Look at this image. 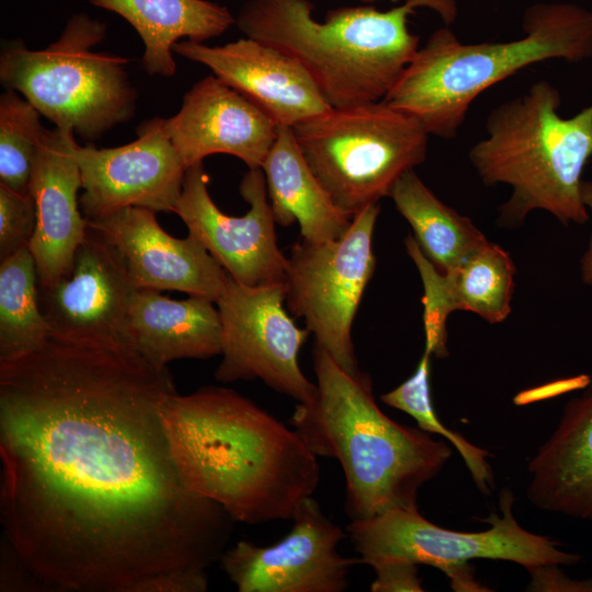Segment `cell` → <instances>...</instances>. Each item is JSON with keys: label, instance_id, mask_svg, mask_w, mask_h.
I'll return each mask as SVG.
<instances>
[{"label": "cell", "instance_id": "1", "mask_svg": "<svg viewBox=\"0 0 592 592\" xmlns=\"http://www.w3.org/2000/svg\"><path fill=\"white\" fill-rule=\"evenodd\" d=\"M168 366L49 339L0 364L5 542L44 587L203 592L235 520L181 481L162 424Z\"/></svg>", "mask_w": 592, "mask_h": 592}, {"label": "cell", "instance_id": "2", "mask_svg": "<svg viewBox=\"0 0 592 592\" xmlns=\"http://www.w3.org/2000/svg\"><path fill=\"white\" fill-rule=\"evenodd\" d=\"M160 415L184 487L235 522L292 520L318 487L317 456L300 434L232 389L174 392Z\"/></svg>", "mask_w": 592, "mask_h": 592}, {"label": "cell", "instance_id": "3", "mask_svg": "<svg viewBox=\"0 0 592 592\" xmlns=\"http://www.w3.org/2000/svg\"><path fill=\"white\" fill-rule=\"evenodd\" d=\"M312 363L317 394L296 405L289 424L316 456L340 463L350 520L419 510V490L449 459V445L387 417L367 373L345 371L317 344Z\"/></svg>", "mask_w": 592, "mask_h": 592}, {"label": "cell", "instance_id": "4", "mask_svg": "<svg viewBox=\"0 0 592 592\" xmlns=\"http://www.w3.org/2000/svg\"><path fill=\"white\" fill-rule=\"evenodd\" d=\"M419 8L446 24L457 14L454 0H405L386 11L338 8L318 21L309 0H248L236 24L299 62L332 107H345L382 101L396 84L419 49L408 26Z\"/></svg>", "mask_w": 592, "mask_h": 592}, {"label": "cell", "instance_id": "5", "mask_svg": "<svg viewBox=\"0 0 592 592\" xmlns=\"http://www.w3.org/2000/svg\"><path fill=\"white\" fill-rule=\"evenodd\" d=\"M524 35L509 42L462 43L448 27L419 47L384 101L414 117L430 136H457L476 98L517 71L549 59L592 58V10L536 3L523 14Z\"/></svg>", "mask_w": 592, "mask_h": 592}, {"label": "cell", "instance_id": "6", "mask_svg": "<svg viewBox=\"0 0 592 592\" xmlns=\"http://www.w3.org/2000/svg\"><path fill=\"white\" fill-rule=\"evenodd\" d=\"M561 96L546 80L496 106L486 121V137L469 150L485 185L508 184L510 198L499 208L501 227L520 226L536 209L563 225L589 220L581 198L582 172L592 157V104L561 117Z\"/></svg>", "mask_w": 592, "mask_h": 592}, {"label": "cell", "instance_id": "7", "mask_svg": "<svg viewBox=\"0 0 592 592\" xmlns=\"http://www.w3.org/2000/svg\"><path fill=\"white\" fill-rule=\"evenodd\" d=\"M105 34L102 21L76 13L60 36L43 49H29L22 42L3 47L0 81L56 127L86 140L99 139L129 121L137 102L128 60L93 50Z\"/></svg>", "mask_w": 592, "mask_h": 592}, {"label": "cell", "instance_id": "8", "mask_svg": "<svg viewBox=\"0 0 592 592\" xmlns=\"http://www.w3.org/2000/svg\"><path fill=\"white\" fill-rule=\"evenodd\" d=\"M292 129L316 178L352 217L389 196L398 179L425 160L430 137L384 100L332 107Z\"/></svg>", "mask_w": 592, "mask_h": 592}, {"label": "cell", "instance_id": "9", "mask_svg": "<svg viewBox=\"0 0 592 592\" xmlns=\"http://www.w3.org/2000/svg\"><path fill=\"white\" fill-rule=\"evenodd\" d=\"M513 502L512 492L503 489L501 515L491 513L480 520L490 525L480 532L447 530L428 521L419 510L395 509L351 520L346 534L360 555L358 562L371 567L385 561L429 565L443 571L456 591H489L475 580L468 563L474 559L512 561L527 570L580 562V555L563 551L557 542L523 528L513 516Z\"/></svg>", "mask_w": 592, "mask_h": 592}, {"label": "cell", "instance_id": "10", "mask_svg": "<svg viewBox=\"0 0 592 592\" xmlns=\"http://www.w3.org/2000/svg\"><path fill=\"white\" fill-rule=\"evenodd\" d=\"M379 205L354 215L339 238L291 247L283 280L285 306L304 318L315 344L350 373L360 372L351 331L363 294L374 275L373 234Z\"/></svg>", "mask_w": 592, "mask_h": 592}, {"label": "cell", "instance_id": "11", "mask_svg": "<svg viewBox=\"0 0 592 592\" xmlns=\"http://www.w3.org/2000/svg\"><path fill=\"white\" fill-rule=\"evenodd\" d=\"M223 325V358L216 380L260 379L297 402L308 403L317 385L301 372L298 353L310 332L285 308L283 282L250 286L228 274L216 301Z\"/></svg>", "mask_w": 592, "mask_h": 592}, {"label": "cell", "instance_id": "12", "mask_svg": "<svg viewBox=\"0 0 592 592\" xmlns=\"http://www.w3.org/2000/svg\"><path fill=\"white\" fill-rule=\"evenodd\" d=\"M249 204L243 216H229L213 202L203 162L185 171L175 214L193 236L240 283L258 286L284 280L287 257L277 244L275 219L262 169H249L239 185Z\"/></svg>", "mask_w": 592, "mask_h": 592}, {"label": "cell", "instance_id": "13", "mask_svg": "<svg viewBox=\"0 0 592 592\" xmlns=\"http://www.w3.org/2000/svg\"><path fill=\"white\" fill-rule=\"evenodd\" d=\"M134 286L116 248L88 226L70 273L39 292L49 339L115 350H132L128 331Z\"/></svg>", "mask_w": 592, "mask_h": 592}, {"label": "cell", "instance_id": "14", "mask_svg": "<svg viewBox=\"0 0 592 592\" xmlns=\"http://www.w3.org/2000/svg\"><path fill=\"white\" fill-rule=\"evenodd\" d=\"M291 532L271 546L240 540L219 562L239 592H342L358 559L338 546L348 535L311 497L296 508Z\"/></svg>", "mask_w": 592, "mask_h": 592}, {"label": "cell", "instance_id": "15", "mask_svg": "<svg viewBox=\"0 0 592 592\" xmlns=\"http://www.w3.org/2000/svg\"><path fill=\"white\" fill-rule=\"evenodd\" d=\"M136 133L137 139L119 147L78 145L83 190L79 205L88 220L130 206L175 212L186 167L169 137L166 118L144 121Z\"/></svg>", "mask_w": 592, "mask_h": 592}, {"label": "cell", "instance_id": "16", "mask_svg": "<svg viewBox=\"0 0 592 592\" xmlns=\"http://www.w3.org/2000/svg\"><path fill=\"white\" fill-rule=\"evenodd\" d=\"M118 251L136 288L178 291L217 301L228 273L193 236L174 238L156 213L130 206L88 220Z\"/></svg>", "mask_w": 592, "mask_h": 592}, {"label": "cell", "instance_id": "17", "mask_svg": "<svg viewBox=\"0 0 592 592\" xmlns=\"http://www.w3.org/2000/svg\"><path fill=\"white\" fill-rule=\"evenodd\" d=\"M173 52L209 68L278 127L293 128L332 109L299 62L255 39L217 46L186 39Z\"/></svg>", "mask_w": 592, "mask_h": 592}, {"label": "cell", "instance_id": "18", "mask_svg": "<svg viewBox=\"0 0 592 592\" xmlns=\"http://www.w3.org/2000/svg\"><path fill=\"white\" fill-rule=\"evenodd\" d=\"M169 137L186 169L205 157L226 153L260 169L278 126L244 95L215 75L197 81L179 112L166 118Z\"/></svg>", "mask_w": 592, "mask_h": 592}, {"label": "cell", "instance_id": "19", "mask_svg": "<svg viewBox=\"0 0 592 592\" xmlns=\"http://www.w3.org/2000/svg\"><path fill=\"white\" fill-rule=\"evenodd\" d=\"M75 136L70 129H47L31 175L36 227L29 249L35 260L39 292L70 273L88 231V219L77 197L81 174Z\"/></svg>", "mask_w": 592, "mask_h": 592}, {"label": "cell", "instance_id": "20", "mask_svg": "<svg viewBox=\"0 0 592 592\" xmlns=\"http://www.w3.org/2000/svg\"><path fill=\"white\" fill-rule=\"evenodd\" d=\"M424 288V351L437 358L448 356L446 320L454 310L477 314L499 323L511 312L516 267L510 254L488 241L477 252L446 273H441L423 254L414 237L405 239Z\"/></svg>", "mask_w": 592, "mask_h": 592}, {"label": "cell", "instance_id": "21", "mask_svg": "<svg viewBox=\"0 0 592 592\" xmlns=\"http://www.w3.org/2000/svg\"><path fill=\"white\" fill-rule=\"evenodd\" d=\"M527 471L533 505L592 521V378L581 395L565 405L558 425Z\"/></svg>", "mask_w": 592, "mask_h": 592}, {"label": "cell", "instance_id": "22", "mask_svg": "<svg viewBox=\"0 0 592 592\" xmlns=\"http://www.w3.org/2000/svg\"><path fill=\"white\" fill-rule=\"evenodd\" d=\"M130 346L155 366L221 354L223 325L215 301L189 296L175 300L160 291L136 288L129 306Z\"/></svg>", "mask_w": 592, "mask_h": 592}, {"label": "cell", "instance_id": "23", "mask_svg": "<svg viewBox=\"0 0 592 592\" xmlns=\"http://www.w3.org/2000/svg\"><path fill=\"white\" fill-rule=\"evenodd\" d=\"M275 223L297 221L301 239L325 242L341 237L353 217L340 209L316 178L291 127H278L277 137L261 167Z\"/></svg>", "mask_w": 592, "mask_h": 592}, {"label": "cell", "instance_id": "24", "mask_svg": "<svg viewBox=\"0 0 592 592\" xmlns=\"http://www.w3.org/2000/svg\"><path fill=\"white\" fill-rule=\"evenodd\" d=\"M127 21L144 44L143 68L149 76L172 77V52L181 38L204 42L225 33L236 18L208 0H88Z\"/></svg>", "mask_w": 592, "mask_h": 592}, {"label": "cell", "instance_id": "25", "mask_svg": "<svg viewBox=\"0 0 592 592\" xmlns=\"http://www.w3.org/2000/svg\"><path fill=\"white\" fill-rule=\"evenodd\" d=\"M389 197L411 226L423 254L441 273L456 267L488 242L470 218L443 203L414 170L398 179Z\"/></svg>", "mask_w": 592, "mask_h": 592}, {"label": "cell", "instance_id": "26", "mask_svg": "<svg viewBox=\"0 0 592 592\" xmlns=\"http://www.w3.org/2000/svg\"><path fill=\"white\" fill-rule=\"evenodd\" d=\"M49 340L29 248L0 261V364L26 356Z\"/></svg>", "mask_w": 592, "mask_h": 592}, {"label": "cell", "instance_id": "27", "mask_svg": "<svg viewBox=\"0 0 592 592\" xmlns=\"http://www.w3.org/2000/svg\"><path fill=\"white\" fill-rule=\"evenodd\" d=\"M431 354L423 352L414 373L395 389L380 396V400L411 415L419 429L442 435L463 457L478 489L488 494L494 489L493 471L487 462L489 453L469 443L464 436L446 428L437 418L430 389Z\"/></svg>", "mask_w": 592, "mask_h": 592}, {"label": "cell", "instance_id": "28", "mask_svg": "<svg viewBox=\"0 0 592 592\" xmlns=\"http://www.w3.org/2000/svg\"><path fill=\"white\" fill-rule=\"evenodd\" d=\"M47 128L39 112L16 91L0 96V184L30 193L35 160Z\"/></svg>", "mask_w": 592, "mask_h": 592}, {"label": "cell", "instance_id": "29", "mask_svg": "<svg viewBox=\"0 0 592 592\" xmlns=\"http://www.w3.org/2000/svg\"><path fill=\"white\" fill-rule=\"evenodd\" d=\"M35 227L36 208L31 193L0 184V261L29 248Z\"/></svg>", "mask_w": 592, "mask_h": 592}, {"label": "cell", "instance_id": "30", "mask_svg": "<svg viewBox=\"0 0 592 592\" xmlns=\"http://www.w3.org/2000/svg\"><path fill=\"white\" fill-rule=\"evenodd\" d=\"M375 580L371 584L372 592H422L418 565L401 561H385L372 566Z\"/></svg>", "mask_w": 592, "mask_h": 592}, {"label": "cell", "instance_id": "31", "mask_svg": "<svg viewBox=\"0 0 592 592\" xmlns=\"http://www.w3.org/2000/svg\"><path fill=\"white\" fill-rule=\"evenodd\" d=\"M558 566L545 565L530 569L528 571L532 576L530 590L592 592V579H570L558 569Z\"/></svg>", "mask_w": 592, "mask_h": 592}, {"label": "cell", "instance_id": "32", "mask_svg": "<svg viewBox=\"0 0 592 592\" xmlns=\"http://www.w3.org/2000/svg\"><path fill=\"white\" fill-rule=\"evenodd\" d=\"M581 198L588 210L592 215V181H582ZM581 280L584 284L592 286V232L588 247L580 262Z\"/></svg>", "mask_w": 592, "mask_h": 592}, {"label": "cell", "instance_id": "33", "mask_svg": "<svg viewBox=\"0 0 592 592\" xmlns=\"http://www.w3.org/2000/svg\"><path fill=\"white\" fill-rule=\"evenodd\" d=\"M360 1H362V2H374L376 0H360Z\"/></svg>", "mask_w": 592, "mask_h": 592}]
</instances>
